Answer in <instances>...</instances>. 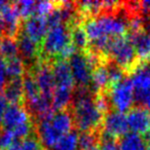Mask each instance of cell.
Returning a JSON list of instances; mask_svg holds the SVG:
<instances>
[{
  "mask_svg": "<svg viewBox=\"0 0 150 150\" xmlns=\"http://www.w3.org/2000/svg\"><path fill=\"white\" fill-rule=\"evenodd\" d=\"M130 10L120 9L115 12H103L83 21L89 43L101 39H113L128 34V22Z\"/></svg>",
  "mask_w": 150,
  "mask_h": 150,
  "instance_id": "obj_1",
  "label": "cell"
},
{
  "mask_svg": "<svg viewBox=\"0 0 150 150\" xmlns=\"http://www.w3.org/2000/svg\"><path fill=\"white\" fill-rule=\"evenodd\" d=\"M74 124L79 131L96 132L101 130L104 115L95 104V99L89 88H78L71 101Z\"/></svg>",
  "mask_w": 150,
  "mask_h": 150,
  "instance_id": "obj_2",
  "label": "cell"
},
{
  "mask_svg": "<svg viewBox=\"0 0 150 150\" xmlns=\"http://www.w3.org/2000/svg\"><path fill=\"white\" fill-rule=\"evenodd\" d=\"M77 50L71 42L69 26L64 24L49 28L40 44L39 61L51 62V59L67 60Z\"/></svg>",
  "mask_w": 150,
  "mask_h": 150,
  "instance_id": "obj_3",
  "label": "cell"
},
{
  "mask_svg": "<svg viewBox=\"0 0 150 150\" xmlns=\"http://www.w3.org/2000/svg\"><path fill=\"white\" fill-rule=\"evenodd\" d=\"M107 56L109 61L120 67L126 73H131L139 64L134 46L127 35L112 39Z\"/></svg>",
  "mask_w": 150,
  "mask_h": 150,
  "instance_id": "obj_4",
  "label": "cell"
},
{
  "mask_svg": "<svg viewBox=\"0 0 150 150\" xmlns=\"http://www.w3.org/2000/svg\"><path fill=\"white\" fill-rule=\"evenodd\" d=\"M75 85L78 88H89L92 72L96 68L95 62L87 52H76L67 59Z\"/></svg>",
  "mask_w": 150,
  "mask_h": 150,
  "instance_id": "obj_5",
  "label": "cell"
},
{
  "mask_svg": "<svg viewBox=\"0 0 150 150\" xmlns=\"http://www.w3.org/2000/svg\"><path fill=\"white\" fill-rule=\"evenodd\" d=\"M105 93L113 111L120 113L129 112L135 104L134 86L130 77H125L122 81L109 88Z\"/></svg>",
  "mask_w": 150,
  "mask_h": 150,
  "instance_id": "obj_6",
  "label": "cell"
},
{
  "mask_svg": "<svg viewBox=\"0 0 150 150\" xmlns=\"http://www.w3.org/2000/svg\"><path fill=\"white\" fill-rule=\"evenodd\" d=\"M27 71H30L34 75L41 95L52 99V94L55 88V81H54V76L52 72L51 62L38 61L34 66H32Z\"/></svg>",
  "mask_w": 150,
  "mask_h": 150,
  "instance_id": "obj_7",
  "label": "cell"
},
{
  "mask_svg": "<svg viewBox=\"0 0 150 150\" xmlns=\"http://www.w3.org/2000/svg\"><path fill=\"white\" fill-rule=\"evenodd\" d=\"M129 124L127 115L125 113H120L117 111H109L104 115L101 126V133L112 137L115 139L122 138L129 133Z\"/></svg>",
  "mask_w": 150,
  "mask_h": 150,
  "instance_id": "obj_8",
  "label": "cell"
},
{
  "mask_svg": "<svg viewBox=\"0 0 150 150\" xmlns=\"http://www.w3.org/2000/svg\"><path fill=\"white\" fill-rule=\"evenodd\" d=\"M16 38L18 45V57L23 60L25 66L28 65V69H30L39 61L40 44L34 41L22 30H20Z\"/></svg>",
  "mask_w": 150,
  "mask_h": 150,
  "instance_id": "obj_9",
  "label": "cell"
},
{
  "mask_svg": "<svg viewBox=\"0 0 150 150\" xmlns=\"http://www.w3.org/2000/svg\"><path fill=\"white\" fill-rule=\"evenodd\" d=\"M127 37L134 46L139 64L150 63V30L128 33Z\"/></svg>",
  "mask_w": 150,
  "mask_h": 150,
  "instance_id": "obj_10",
  "label": "cell"
},
{
  "mask_svg": "<svg viewBox=\"0 0 150 150\" xmlns=\"http://www.w3.org/2000/svg\"><path fill=\"white\" fill-rule=\"evenodd\" d=\"M21 30L32 38L34 41L41 44L49 27L46 22V18L39 16H32L22 22Z\"/></svg>",
  "mask_w": 150,
  "mask_h": 150,
  "instance_id": "obj_11",
  "label": "cell"
},
{
  "mask_svg": "<svg viewBox=\"0 0 150 150\" xmlns=\"http://www.w3.org/2000/svg\"><path fill=\"white\" fill-rule=\"evenodd\" d=\"M32 117L24 105H10L6 108L2 119V128L12 131L16 126L31 121Z\"/></svg>",
  "mask_w": 150,
  "mask_h": 150,
  "instance_id": "obj_12",
  "label": "cell"
},
{
  "mask_svg": "<svg viewBox=\"0 0 150 150\" xmlns=\"http://www.w3.org/2000/svg\"><path fill=\"white\" fill-rule=\"evenodd\" d=\"M129 130L139 135H144L150 131V110L134 107L127 114Z\"/></svg>",
  "mask_w": 150,
  "mask_h": 150,
  "instance_id": "obj_13",
  "label": "cell"
},
{
  "mask_svg": "<svg viewBox=\"0 0 150 150\" xmlns=\"http://www.w3.org/2000/svg\"><path fill=\"white\" fill-rule=\"evenodd\" d=\"M51 66L54 81H55V88H67V90H74L75 82H74V78L67 60L56 59L53 63H51Z\"/></svg>",
  "mask_w": 150,
  "mask_h": 150,
  "instance_id": "obj_14",
  "label": "cell"
},
{
  "mask_svg": "<svg viewBox=\"0 0 150 150\" xmlns=\"http://www.w3.org/2000/svg\"><path fill=\"white\" fill-rule=\"evenodd\" d=\"M107 63L106 64H101L97 66L93 70L92 77H91V82L89 90L91 93L100 94V93H105L109 88V78L108 72H107Z\"/></svg>",
  "mask_w": 150,
  "mask_h": 150,
  "instance_id": "obj_15",
  "label": "cell"
},
{
  "mask_svg": "<svg viewBox=\"0 0 150 150\" xmlns=\"http://www.w3.org/2000/svg\"><path fill=\"white\" fill-rule=\"evenodd\" d=\"M1 93L10 105H24L25 99L22 78L8 80Z\"/></svg>",
  "mask_w": 150,
  "mask_h": 150,
  "instance_id": "obj_16",
  "label": "cell"
},
{
  "mask_svg": "<svg viewBox=\"0 0 150 150\" xmlns=\"http://www.w3.org/2000/svg\"><path fill=\"white\" fill-rule=\"evenodd\" d=\"M71 30V42L77 52H85L89 47V39L84 28L82 21H76L69 25Z\"/></svg>",
  "mask_w": 150,
  "mask_h": 150,
  "instance_id": "obj_17",
  "label": "cell"
},
{
  "mask_svg": "<svg viewBox=\"0 0 150 150\" xmlns=\"http://www.w3.org/2000/svg\"><path fill=\"white\" fill-rule=\"evenodd\" d=\"M134 90H150V63L138 64L130 73Z\"/></svg>",
  "mask_w": 150,
  "mask_h": 150,
  "instance_id": "obj_18",
  "label": "cell"
},
{
  "mask_svg": "<svg viewBox=\"0 0 150 150\" xmlns=\"http://www.w3.org/2000/svg\"><path fill=\"white\" fill-rule=\"evenodd\" d=\"M23 80V90H24V106L33 103L36 101L40 96L41 92L38 86V83L36 81L34 75L32 74L30 71H26V73L22 77Z\"/></svg>",
  "mask_w": 150,
  "mask_h": 150,
  "instance_id": "obj_19",
  "label": "cell"
},
{
  "mask_svg": "<svg viewBox=\"0 0 150 150\" xmlns=\"http://www.w3.org/2000/svg\"><path fill=\"white\" fill-rule=\"evenodd\" d=\"M120 150H146L147 144L141 135L129 132L120 138Z\"/></svg>",
  "mask_w": 150,
  "mask_h": 150,
  "instance_id": "obj_20",
  "label": "cell"
},
{
  "mask_svg": "<svg viewBox=\"0 0 150 150\" xmlns=\"http://www.w3.org/2000/svg\"><path fill=\"white\" fill-rule=\"evenodd\" d=\"M18 57V45L16 37L1 35L0 36V58L4 60Z\"/></svg>",
  "mask_w": 150,
  "mask_h": 150,
  "instance_id": "obj_21",
  "label": "cell"
},
{
  "mask_svg": "<svg viewBox=\"0 0 150 150\" xmlns=\"http://www.w3.org/2000/svg\"><path fill=\"white\" fill-rule=\"evenodd\" d=\"M100 131L96 132H83L79 135V150H93L98 148L99 141H100Z\"/></svg>",
  "mask_w": 150,
  "mask_h": 150,
  "instance_id": "obj_22",
  "label": "cell"
},
{
  "mask_svg": "<svg viewBox=\"0 0 150 150\" xmlns=\"http://www.w3.org/2000/svg\"><path fill=\"white\" fill-rule=\"evenodd\" d=\"M5 65L6 74H7V77L10 78V79L22 78L27 71L26 66H25L24 62L20 57L5 60Z\"/></svg>",
  "mask_w": 150,
  "mask_h": 150,
  "instance_id": "obj_23",
  "label": "cell"
},
{
  "mask_svg": "<svg viewBox=\"0 0 150 150\" xmlns=\"http://www.w3.org/2000/svg\"><path fill=\"white\" fill-rule=\"evenodd\" d=\"M78 144L79 134L76 131H71V133L63 136L52 150H78Z\"/></svg>",
  "mask_w": 150,
  "mask_h": 150,
  "instance_id": "obj_24",
  "label": "cell"
},
{
  "mask_svg": "<svg viewBox=\"0 0 150 150\" xmlns=\"http://www.w3.org/2000/svg\"><path fill=\"white\" fill-rule=\"evenodd\" d=\"M106 66H107V72H108V78H109V88H111V86L115 85V84L119 83V82L122 81L125 77H127V76L125 75L126 72H125L120 67L115 65V63L108 62Z\"/></svg>",
  "mask_w": 150,
  "mask_h": 150,
  "instance_id": "obj_25",
  "label": "cell"
},
{
  "mask_svg": "<svg viewBox=\"0 0 150 150\" xmlns=\"http://www.w3.org/2000/svg\"><path fill=\"white\" fill-rule=\"evenodd\" d=\"M134 102L137 107L150 110V90H134Z\"/></svg>",
  "mask_w": 150,
  "mask_h": 150,
  "instance_id": "obj_26",
  "label": "cell"
},
{
  "mask_svg": "<svg viewBox=\"0 0 150 150\" xmlns=\"http://www.w3.org/2000/svg\"><path fill=\"white\" fill-rule=\"evenodd\" d=\"M18 9L20 11V14L22 19L26 20V19L30 18L32 16H35V7H36V2L31 1V0H24V1L16 2Z\"/></svg>",
  "mask_w": 150,
  "mask_h": 150,
  "instance_id": "obj_27",
  "label": "cell"
},
{
  "mask_svg": "<svg viewBox=\"0 0 150 150\" xmlns=\"http://www.w3.org/2000/svg\"><path fill=\"white\" fill-rule=\"evenodd\" d=\"M99 150H120V142L117 139L109 137L107 135L100 134V141H99Z\"/></svg>",
  "mask_w": 150,
  "mask_h": 150,
  "instance_id": "obj_28",
  "label": "cell"
},
{
  "mask_svg": "<svg viewBox=\"0 0 150 150\" xmlns=\"http://www.w3.org/2000/svg\"><path fill=\"white\" fill-rule=\"evenodd\" d=\"M58 2H52V1H39L36 2L35 7V16L43 17L46 18L54 8L57 6Z\"/></svg>",
  "mask_w": 150,
  "mask_h": 150,
  "instance_id": "obj_29",
  "label": "cell"
},
{
  "mask_svg": "<svg viewBox=\"0 0 150 150\" xmlns=\"http://www.w3.org/2000/svg\"><path fill=\"white\" fill-rule=\"evenodd\" d=\"M16 140L11 131L6 128H0V150H5Z\"/></svg>",
  "mask_w": 150,
  "mask_h": 150,
  "instance_id": "obj_30",
  "label": "cell"
},
{
  "mask_svg": "<svg viewBox=\"0 0 150 150\" xmlns=\"http://www.w3.org/2000/svg\"><path fill=\"white\" fill-rule=\"evenodd\" d=\"M7 74H6V65L5 60L0 58V93L4 88L5 84L7 83Z\"/></svg>",
  "mask_w": 150,
  "mask_h": 150,
  "instance_id": "obj_31",
  "label": "cell"
},
{
  "mask_svg": "<svg viewBox=\"0 0 150 150\" xmlns=\"http://www.w3.org/2000/svg\"><path fill=\"white\" fill-rule=\"evenodd\" d=\"M6 108H7V101L4 98L2 93H0V128H2V119H3V115L5 113Z\"/></svg>",
  "mask_w": 150,
  "mask_h": 150,
  "instance_id": "obj_32",
  "label": "cell"
},
{
  "mask_svg": "<svg viewBox=\"0 0 150 150\" xmlns=\"http://www.w3.org/2000/svg\"><path fill=\"white\" fill-rule=\"evenodd\" d=\"M143 139H144L145 143H146L147 145L150 144V131H148V132L143 135Z\"/></svg>",
  "mask_w": 150,
  "mask_h": 150,
  "instance_id": "obj_33",
  "label": "cell"
},
{
  "mask_svg": "<svg viewBox=\"0 0 150 150\" xmlns=\"http://www.w3.org/2000/svg\"><path fill=\"white\" fill-rule=\"evenodd\" d=\"M146 150H150V144H149V145H147V147H146Z\"/></svg>",
  "mask_w": 150,
  "mask_h": 150,
  "instance_id": "obj_34",
  "label": "cell"
},
{
  "mask_svg": "<svg viewBox=\"0 0 150 150\" xmlns=\"http://www.w3.org/2000/svg\"><path fill=\"white\" fill-rule=\"evenodd\" d=\"M93 150H99V148H95V149H93Z\"/></svg>",
  "mask_w": 150,
  "mask_h": 150,
  "instance_id": "obj_35",
  "label": "cell"
}]
</instances>
